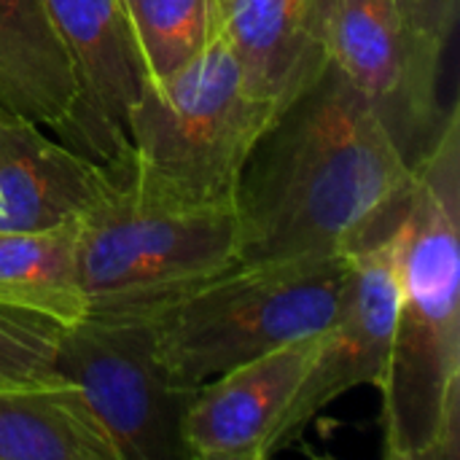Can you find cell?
<instances>
[{"instance_id": "obj_1", "label": "cell", "mask_w": 460, "mask_h": 460, "mask_svg": "<svg viewBox=\"0 0 460 460\" xmlns=\"http://www.w3.org/2000/svg\"><path fill=\"white\" fill-rule=\"evenodd\" d=\"M415 181L380 111L332 65L275 121L237 186V264L337 259L396 232Z\"/></svg>"}, {"instance_id": "obj_2", "label": "cell", "mask_w": 460, "mask_h": 460, "mask_svg": "<svg viewBox=\"0 0 460 460\" xmlns=\"http://www.w3.org/2000/svg\"><path fill=\"white\" fill-rule=\"evenodd\" d=\"M399 245V305L383 383L391 460L460 458V113L453 102L426 148Z\"/></svg>"}, {"instance_id": "obj_3", "label": "cell", "mask_w": 460, "mask_h": 460, "mask_svg": "<svg viewBox=\"0 0 460 460\" xmlns=\"http://www.w3.org/2000/svg\"><path fill=\"white\" fill-rule=\"evenodd\" d=\"M278 119L270 102L248 92L243 67L216 27L186 65L146 81L127 121L129 159L121 167L183 202H234L251 154Z\"/></svg>"}, {"instance_id": "obj_4", "label": "cell", "mask_w": 460, "mask_h": 460, "mask_svg": "<svg viewBox=\"0 0 460 460\" xmlns=\"http://www.w3.org/2000/svg\"><path fill=\"white\" fill-rule=\"evenodd\" d=\"M348 270L350 256L234 264L140 305L154 315L162 367L197 391L256 356L321 334L340 310Z\"/></svg>"}, {"instance_id": "obj_5", "label": "cell", "mask_w": 460, "mask_h": 460, "mask_svg": "<svg viewBox=\"0 0 460 460\" xmlns=\"http://www.w3.org/2000/svg\"><path fill=\"white\" fill-rule=\"evenodd\" d=\"M113 167L111 189L81 229L89 310L164 299L237 264V202H183Z\"/></svg>"}, {"instance_id": "obj_6", "label": "cell", "mask_w": 460, "mask_h": 460, "mask_svg": "<svg viewBox=\"0 0 460 460\" xmlns=\"http://www.w3.org/2000/svg\"><path fill=\"white\" fill-rule=\"evenodd\" d=\"M54 369L78 388L119 460L189 458L183 418L197 391L162 367L154 315L143 305L92 307L65 326Z\"/></svg>"}, {"instance_id": "obj_7", "label": "cell", "mask_w": 460, "mask_h": 460, "mask_svg": "<svg viewBox=\"0 0 460 460\" xmlns=\"http://www.w3.org/2000/svg\"><path fill=\"white\" fill-rule=\"evenodd\" d=\"M321 40L329 65L380 111L415 162L442 119L445 49L420 32L407 0H323Z\"/></svg>"}, {"instance_id": "obj_8", "label": "cell", "mask_w": 460, "mask_h": 460, "mask_svg": "<svg viewBox=\"0 0 460 460\" xmlns=\"http://www.w3.org/2000/svg\"><path fill=\"white\" fill-rule=\"evenodd\" d=\"M399 229V226H396ZM399 305V245L396 232L350 253V270L340 310L321 332L318 353L275 429L267 458L288 450L321 410L358 385H380Z\"/></svg>"}, {"instance_id": "obj_9", "label": "cell", "mask_w": 460, "mask_h": 460, "mask_svg": "<svg viewBox=\"0 0 460 460\" xmlns=\"http://www.w3.org/2000/svg\"><path fill=\"white\" fill-rule=\"evenodd\" d=\"M78 78V102L62 143L102 162L129 159L127 121L148 73L124 0H43Z\"/></svg>"}, {"instance_id": "obj_10", "label": "cell", "mask_w": 460, "mask_h": 460, "mask_svg": "<svg viewBox=\"0 0 460 460\" xmlns=\"http://www.w3.org/2000/svg\"><path fill=\"white\" fill-rule=\"evenodd\" d=\"M321 334L286 342L199 385L186 418V456L199 460H264L270 439L296 396Z\"/></svg>"}, {"instance_id": "obj_11", "label": "cell", "mask_w": 460, "mask_h": 460, "mask_svg": "<svg viewBox=\"0 0 460 460\" xmlns=\"http://www.w3.org/2000/svg\"><path fill=\"white\" fill-rule=\"evenodd\" d=\"M116 178L38 124L0 111V232L54 226L86 216Z\"/></svg>"}, {"instance_id": "obj_12", "label": "cell", "mask_w": 460, "mask_h": 460, "mask_svg": "<svg viewBox=\"0 0 460 460\" xmlns=\"http://www.w3.org/2000/svg\"><path fill=\"white\" fill-rule=\"evenodd\" d=\"M323 0H216L248 92L283 116L329 67L321 40Z\"/></svg>"}, {"instance_id": "obj_13", "label": "cell", "mask_w": 460, "mask_h": 460, "mask_svg": "<svg viewBox=\"0 0 460 460\" xmlns=\"http://www.w3.org/2000/svg\"><path fill=\"white\" fill-rule=\"evenodd\" d=\"M78 78L43 0H0V111L65 129Z\"/></svg>"}, {"instance_id": "obj_14", "label": "cell", "mask_w": 460, "mask_h": 460, "mask_svg": "<svg viewBox=\"0 0 460 460\" xmlns=\"http://www.w3.org/2000/svg\"><path fill=\"white\" fill-rule=\"evenodd\" d=\"M84 216L54 226L0 232V307L73 326L89 313L81 286Z\"/></svg>"}, {"instance_id": "obj_15", "label": "cell", "mask_w": 460, "mask_h": 460, "mask_svg": "<svg viewBox=\"0 0 460 460\" xmlns=\"http://www.w3.org/2000/svg\"><path fill=\"white\" fill-rule=\"evenodd\" d=\"M0 460H119L67 380L0 383Z\"/></svg>"}, {"instance_id": "obj_16", "label": "cell", "mask_w": 460, "mask_h": 460, "mask_svg": "<svg viewBox=\"0 0 460 460\" xmlns=\"http://www.w3.org/2000/svg\"><path fill=\"white\" fill-rule=\"evenodd\" d=\"M148 78L186 65L216 32V0H124Z\"/></svg>"}, {"instance_id": "obj_17", "label": "cell", "mask_w": 460, "mask_h": 460, "mask_svg": "<svg viewBox=\"0 0 460 460\" xmlns=\"http://www.w3.org/2000/svg\"><path fill=\"white\" fill-rule=\"evenodd\" d=\"M62 326L0 307V383H62L57 375V342Z\"/></svg>"}, {"instance_id": "obj_18", "label": "cell", "mask_w": 460, "mask_h": 460, "mask_svg": "<svg viewBox=\"0 0 460 460\" xmlns=\"http://www.w3.org/2000/svg\"><path fill=\"white\" fill-rule=\"evenodd\" d=\"M420 32L434 40L439 49L447 46L456 19H458V0H407Z\"/></svg>"}, {"instance_id": "obj_19", "label": "cell", "mask_w": 460, "mask_h": 460, "mask_svg": "<svg viewBox=\"0 0 460 460\" xmlns=\"http://www.w3.org/2000/svg\"><path fill=\"white\" fill-rule=\"evenodd\" d=\"M407 5H410V3H407Z\"/></svg>"}]
</instances>
